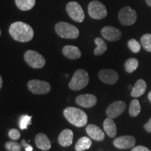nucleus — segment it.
<instances>
[{
    "label": "nucleus",
    "instance_id": "1",
    "mask_svg": "<svg viewBox=\"0 0 151 151\" xmlns=\"http://www.w3.org/2000/svg\"><path fill=\"white\" fill-rule=\"evenodd\" d=\"M9 32L11 37L19 42H28L34 37L32 27L23 22L18 21L12 23L9 27Z\"/></svg>",
    "mask_w": 151,
    "mask_h": 151
},
{
    "label": "nucleus",
    "instance_id": "2",
    "mask_svg": "<svg viewBox=\"0 0 151 151\" xmlns=\"http://www.w3.org/2000/svg\"><path fill=\"white\" fill-rule=\"evenodd\" d=\"M63 114L68 121L76 127H84L88 122V116L80 109L67 107L64 110Z\"/></svg>",
    "mask_w": 151,
    "mask_h": 151
},
{
    "label": "nucleus",
    "instance_id": "3",
    "mask_svg": "<svg viewBox=\"0 0 151 151\" xmlns=\"http://www.w3.org/2000/svg\"><path fill=\"white\" fill-rule=\"evenodd\" d=\"M55 30L59 37L66 39H75L80 34L78 28L66 22H58L55 26Z\"/></svg>",
    "mask_w": 151,
    "mask_h": 151
},
{
    "label": "nucleus",
    "instance_id": "4",
    "mask_svg": "<svg viewBox=\"0 0 151 151\" xmlns=\"http://www.w3.org/2000/svg\"><path fill=\"white\" fill-rule=\"evenodd\" d=\"M89 82V76L88 73L84 69H80L76 71L73 73L72 78L69 83V87L71 90H80L86 88Z\"/></svg>",
    "mask_w": 151,
    "mask_h": 151
},
{
    "label": "nucleus",
    "instance_id": "5",
    "mask_svg": "<svg viewBox=\"0 0 151 151\" xmlns=\"http://www.w3.org/2000/svg\"><path fill=\"white\" fill-rule=\"evenodd\" d=\"M88 14L92 19L101 20L106 17L108 11L106 6L101 1L94 0L90 1L88 7Z\"/></svg>",
    "mask_w": 151,
    "mask_h": 151
},
{
    "label": "nucleus",
    "instance_id": "6",
    "mask_svg": "<svg viewBox=\"0 0 151 151\" xmlns=\"http://www.w3.org/2000/svg\"><path fill=\"white\" fill-rule=\"evenodd\" d=\"M24 61L34 69H41L46 65V60L40 53L35 50H29L24 55Z\"/></svg>",
    "mask_w": 151,
    "mask_h": 151
},
{
    "label": "nucleus",
    "instance_id": "7",
    "mask_svg": "<svg viewBox=\"0 0 151 151\" xmlns=\"http://www.w3.org/2000/svg\"><path fill=\"white\" fill-rule=\"evenodd\" d=\"M118 19L122 25H132L137 21V14L134 9H132L129 6H126L119 11Z\"/></svg>",
    "mask_w": 151,
    "mask_h": 151
},
{
    "label": "nucleus",
    "instance_id": "8",
    "mask_svg": "<svg viewBox=\"0 0 151 151\" xmlns=\"http://www.w3.org/2000/svg\"><path fill=\"white\" fill-rule=\"evenodd\" d=\"M66 11L70 18L77 22H82L85 19V13L81 6L76 1H70L66 6Z\"/></svg>",
    "mask_w": 151,
    "mask_h": 151
},
{
    "label": "nucleus",
    "instance_id": "9",
    "mask_svg": "<svg viewBox=\"0 0 151 151\" xmlns=\"http://www.w3.org/2000/svg\"><path fill=\"white\" fill-rule=\"evenodd\" d=\"M27 88L30 92L35 94H47L51 90V87L49 83L37 79L29 81L27 83Z\"/></svg>",
    "mask_w": 151,
    "mask_h": 151
},
{
    "label": "nucleus",
    "instance_id": "10",
    "mask_svg": "<svg viewBox=\"0 0 151 151\" xmlns=\"http://www.w3.org/2000/svg\"><path fill=\"white\" fill-rule=\"evenodd\" d=\"M126 109V104L123 101H116L113 102L106 109V116L108 118H116L124 113Z\"/></svg>",
    "mask_w": 151,
    "mask_h": 151
},
{
    "label": "nucleus",
    "instance_id": "11",
    "mask_svg": "<svg viewBox=\"0 0 151 151\" xmlns=\"http://www.w3.org/2000/svg\"><path fill=\"white\" fill-rule=\"evenodd\" d=\"M101 35L104 39L109 41H117L122 37V32L118 28L112 26H106L101 30Z\"/></svg>",
    "mask_w": 151,
    "mask_h": 151
},
{
    "label": "nucleus",
    "instance_id": "12",
    "mask_svg": "<svg viewBox=\"0 0 151 151\" xmlns=\"http://www.w3.org/2000/svg\"><path fill=\"white\" fill-rule=\"evenodd\" d=\"M136 139L132 136H122L115 139L113 145L119 149H129L134 146Z\"/></svg>",
    "mask_w": 151,
    "mask_h": 151
},
{
    "label": "nucleus",
    "instance_id": "13",
    "mask_svg": "<svg viewBox=\"0 0 151 151\" xmlns=\"http://www.w3.org/2000/svg\"><path fill=\"white\" fill-rule=\"evenodd\" d=\"M98 76L103 83L109 85L115 84L119 78L118 73L113 69H102L99 71Z\"/></svg>",
    "mask_w": 151,
    "mask_h": 151
},
{
    "label": "nucleus",
    "instance_id": "14",
    "mask_svg": "<svg viewBox=\"0 0 151 151\" xmlns=\"http://www.w3.org/2000/svg\"><path fill=\"white\" fill-rule=\"evenodd\" d=\"M76 102L78 105L84 108H91L97 104V99L93 94H81L76 97Z\"/></svg>",
    "mask_w": 151,
    "mask_h": 151
},
{
    "label": "nucleus",
    "instance_id": "15",
    "mask_svg": "<svg viewBox=\"0 0 151 151\" xmlns=\"http://www.w3.org/2000/svg\"><path fill=\"white\" fill-rule=\"evenodd\" d=\"M86 132L91 139L95 141H101L105 138L104 132L95 124H88L86 127Z\"/></svg>",
    "mask_w": 151,
    "mask_h": 151
},
{
    "label": "nucleus",
    "instance_id": "16",
    "mask_svg": "<svg viewBox=\"0 0 151 151\" xmlns=\"http://www.w3.org/2000/svg\"><path fill=\"white\" fill-rule=\"evenodd\" d=\"M35 143L38 148L42 150H48L51 148V143L48 137L43 133H39L35 137Z\"/></svg>",
    "mask_w": 151,
    "mask_h": 151
},
{
    "label": "nucleus",
    "instance_id": "17",
    "mask_svg": "<svg viewBox=\"0 0 151 151\" xmlns=\"http://www.w3.org/2000/svg\"><path fill=\"white\" fill-rule=\"evenodd\" d=\"M73 133L71 129H64L58 137V142L60 146L63 147H68L71 146L73 142Z\"/></svg>",
    "mask_w": 151,
    "mask_h": 151
},
{
    "label": "nucleus",
    "instance_id": "18",
    "mask_svg": "<svg viewBox=\"0 0 151 151\" xmlns=\"http://www.w3.org/2000/svg\"><path fill=\"white\" fill-rule=\"evenodd\" d=\"M62 53L66 58L70 60H77L81 57V51L78 47L68 45L62 48Z\"/></svg>",
    "mask_w": 151,
    "mask_h": 151
},
{
    "label": "nucleus",
    "instance_id": "19",
    "mask_svg": "<svg viewBox=\"0 0 151 151\" xmlns=\"http://www.w3.org/2000/svg\"><path fill=\"white\" fill-rule=\"evenodd\" d=\"M147 88L146 81L143 79L138 80L132 88L131 92V96L133 97H139L145 93Z\"/></svg>",
    "mask_w": 151,
    "mask_h": 151
},
{
    "label": "nucleus",
    "instance_id": "20",
    "mask_svg": "<svg viewBox=\"0 0 151 151\" xmlns=\"http://www.w3.org/2000/svg\"><path fill=\"white\" fill-rule=\"evenodd\" d=\"M104 129L109 137L113 138L117 134V128L112 118H108L104 120L103 124Z\"/></svg>",
    "mask_w": 151,
    "mask_h": 151
},
{
    "label": "nucleus",
    "instance_id": "21",
    "mask_svg": "<svg viewBox=\"0 0 151 151\" xmlns=\"http://www.w3.org/2000/svg\"><path fill=\"white\" fill-rule=\"evenodd\" d=\"M15 3L20 11H27L34 8L36 0H15Z\"/></svg>",
    "mask_w": 151,
    "mask_h": 151
},
{
    "label": "nucleus",
    "instance_id": "22",
    "mask_svg": "<svg viewBox=\"0 0 151 151\" xmlns=\"http://www.w3.org/2000/svg\"><path fill=\"white\" fill-rule=\"evenodd\" d=\"M94 43H95L96 48L94 50V54L95 55H101L107 50V45L103 39L97 37L94 39Z\"/></svg>",
    "mask_w": 151,
    "mask_h": 151
},
{
    "label": "nucleus",
    "instance_id": "23",
    "mask_svg": "<svg viewBox=\"0 0 151 151\" xmlns=\"http://www.w3.org/2000/svg\"><path fill=\"white\" fill-rule=\"evenodd\" d=\"M92 145V141L88 137H83L81 138L77 141L75 146V150L76 151H84L90 148Z\"/></svg>",
    "mask_w": 151,
    "mask_h": 151
},
{
    "label": "nucleus",
    "instance_id": "24",
    "mask_svg": "<svg viewBox=\"0 0 151 151\" xmlns=\"http://www.w3.org/2000/svg\"><path fill=\"white\" fill-rule=\"evenodd\" d=\"M141 107L139 103V100L137 99H133L131 101L129 105V115L132 117H137L138 115L139 114V113L141 112Z\"/></svg>",
    "mask_w": 151,
    "mask_h": 151
},
{
    "label": "nucleus",
    "instance_id": "25",
    "mask_svg": "<svg viewBox=\"0 0 151 151\" xmlns=\"http://www.w3.org/2000/svg\"><path fill=\"white\" fill-rule=\"evenodd\" d=\"M139 67V61L136 58H129L124 63V69L127 73L134 72Z\"/></svg>",
    "mask_w": 151,
    "mask_h": 151
},
{
    "label": "nucleus",
    "instance_id": "26",
    "mask_svg": "<svg viewBox=\"0 0 151 151\" xmlns=\"http://www.w3.org/2000/svg\"><path fill=\"white\" fill-rule=\"evenodd\" d=\"M141 44L146 51L151 52V34H146L141 37Z\"/></svg>",
    "mask_w": 151,
    "mask_h": 151
},
{
    "label": "nucleus",
    "instance_id": "27",
    "mask_svg": "<svg viewBox=\"0 0 151 151\" xmlns=\"http://www.w3.org/2000/svg\"><path fill=\"white\" fill-rule=\"evenodd\" d=\"M127 46L129 50L134 53H138L139 52H140L141 49V44L138 42L135 39H132L128 41Z\"/></svg>",
    "mask_w": 151,
    "mask_h": 151
},
{
    "label": "nucleus",
    "instance_id": "28",
    "mask_svg": "<svg viewBox=\"0 0 151 151\" xmlns=\"http://www.w3.org/2000/svg\"><path fill=\"white\" fill-rule=\"evenodd\" d=\"M32 122V116L27 115H23L20 118L19 120V127L21 129H27L28 126Z\"/></svg>",
    "mask_w": 151,
    "mask_h": 151
},
{
    "label": "nucleus",
    "instance_id": "29",
    "mask_svg": "<svg viewBox=\"0 0 151 151\" xmlns=\"http://www.w3.org/2000/svg\"><path fill=\"white\" fill-rule=\"evenodd\" d=\"M5 148L8 151H21L20 145L15 141H9L5 144Z\"/></svg>",
    "mask_w": 151,
    "mask_h": 151
},
{
    "label": "nucleus",
    "instance_id": "30",
    "mask_svg": "<svg viewBox=\"0 0 151 151\" xmlns=\"http://www.w3.org/2000/svg\"><path fill=\"white\" fill-rule=\"evenodd\" d=\"M9 137L12 140H18L20 137V133L18 129H11L9 132Z\"/></svg>",
    "mask_w": 151,
    "mask_h": 151
},
{
    "label": "nucleus",
    "instance_id": "31",
    "mask_svg": "<svg viewBox=\"0 0 151 151\" xmlns=\"http://www.w3.org/2000/svg\"><path fill=\"white\" fill-rule=\"evenodd\" d=\"M21 144H22V146L24 148V150H25V151H32L33 150L32 146H30L29 144H28V143L26 142L24 139L23 140H22Z\"/></svg>",
    "mask_w": 151,
    "mask_h": 151
},
{
    "label": "nucleus",
    "instance_id": "32",
    "mask_svg": "<svg viewBox=\"0 0 151 151\" xmlns=\"http://www.w3.org/2000/svg\"><path fill=\"white\" fill-rule=\"evenodd\" d=\"M132 151H150L148 148L143 146H139L134 147Z\"/></svg>",
    "mask_w": 151,
    "mask_h": 151
},
{
    "label": "nucleus",
    "instance_id": "33",
    "mask_svg": "<svg viewBox=\"0 0 151 151\" xmlns=\"http://www.w3.org/2000/svg\"><path fill=\"white\" fill-rule=\"evenodd\" d=\"M144 129L148 132L151 133V118L148 120V122H146V123L144 124Z\"/></svg>",
    "mask_w": 151,
    "mask_h": 151
},
{
    "label": "nucleus",
    "instance_id": "34",
    "mask_svg": "<svg viewBox=\"0 0 151 151\" xmlns=\"http://www.w3.org/2000/svg\"><path fill=\"white\" fill-rule=\"evenodd\" d=\"M2 86H3V79H2V77H0V88H2Z\"/></svg>",
    "mask_w": 151,
    "mask_h": 151
},
{
    "label": "nucleus",
    "instance_id": "35",
    "mask_svg": "<svg viewBox=\"0 0 151 151\" xmlns=\"http://www.w3.org/2000/svg\"><path fill=\"white\" fill-rule=\"evenodd\" d=\"M146 1L147 5L151 7V0H146Z\"/></svg>",
    "mask_w": 151,
    "mask_h": 151
},
{
    "label": "nucleus",
    "instance_id": "36",
    "mask_svg": "<svg viewBox=\"0 0 151 151\" xmlns=\"http://www.w3.org/2000/svg\"><path fill=\"white\" fill-rule=\"evenodd\" d=\"M148 97L149 101H150V103H151V90L150 91V92H149V93H148Z\"/></svg>",
    "mask_w": 151,
    "mask_h": 151
}]
</instances>
